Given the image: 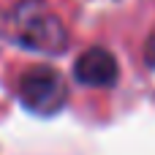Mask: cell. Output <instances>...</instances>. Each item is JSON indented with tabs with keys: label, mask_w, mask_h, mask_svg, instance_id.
Returning <instances> with one entry per match:
<instances>
[{
	"label": "cell",
	"mask_w": 155,
	"mask_h": 155,
	"mask_svg": "<svg viewBox=\"0 0 155 155\" xmlns=\"http://www.w3.org/2000/svg\"><path fill=\"white\" fill-rule=\"evenodd\" d=\"M19 98L22 104L33 112V114H57L65 104H68V84L65 79L46 65H35L30 68L22 82H19Z\"/></svg>",
	"instance_id": "7a4b0ae2"
},
{
	"label": "cell",
	"mask_w": 155,
	"mask_h": 155,
	"mask_svg": "<svg viewBox=\"0 0 155 155\" xmlns=\"http://www.w3.org/2000/svg\"><path fill=\"white\" fill-rule=\"evenodd\" d=\"M144 57H147L150 68H155V33L150 35V41H147V52H144Z\"/></svg>",
	"instance_id": "277c9868"
},
{
	"label": "cell",
	"mask_w": 155,
	"mask_h": 155,
	"mask_svg": "<svg viewBox=\"0 0 155 155\" xmlns=\"http://www.w3.org/2000/svg\"><path fill=\"white\" fill-rule=\"evenodd\" d=\"M3 35L16 46L44 54H63L68 49V30L44 0L16 3L3 16Z\"/></svg>",
	"instance_id": "6da1fadb"
},
{
	"label": "cell",
	"mask_w": 155,
	"mask_h": 155,
	"mask_svg": "<svg viewBox=\"0 0 155 155\" xmlns=\"http://www.w3.org/2000/svg\"><path fill=\"white\" fill-rule=\"evenodd\" d=\"M74 74L87 87H109L117 79V60L106 49L95 46V49H87L84 54H79Z\"/></svg>",
	"instance_id": "3957f363"
}]
</instances>
